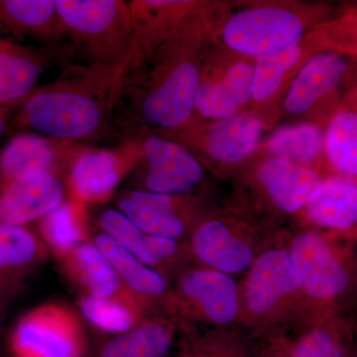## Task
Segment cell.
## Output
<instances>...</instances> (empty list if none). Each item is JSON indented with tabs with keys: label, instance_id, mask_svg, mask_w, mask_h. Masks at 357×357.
Returning <instances> with one entry per match:
<instances>
[{
	"label": "cell",
	"instance_id": "6da1fadb",
	"mask_svg": "<svg viewBox=\"0 0 357 357\" xmlns=\"http://www.w3.org/2000/svg\"><path fill=\"white\" fill-rule=\"evenodd\" d=\"M115 102V70L89 66L35 89L16 109L15 122L54 140L89 139L102 131Z\"/></svg>",
	"mask_w": 357,
	"mask_h": 357
},
{
	"label": "cell",
	"instance_id": "7a4b0ae2",
	"mask_svg": "<svg viewBox=\"0 0 357 357\" xmlns=\"http://www.w3.org/2000/svg\"><path fill=\"white\" fill-rule=\"evenodd\" d=\"M191 27L173 33L150 58V69L142 68L119 89L134 115L149 126L178 130L191 121L201 70L195 58Z\"/></svg>",
	"mask_w": 357,
	"mask_h": 357
},
{
	"label": "cell",
	"instance_id": "3957f363",
	"mask_svg": "<svg viewBox=\"0 0 357 357\" xmlns=\"http://www.w3.org/2000/svg\"><path fill=\"white\" fill-rule=\"evenodd\" d=\"M61 20L89 66L114 70L133 43L129 2L122 0H56Z\"/></svg>",
	"mask_w": 357,
	"mask_h": 357
},
{
	"label": "cell",
	"instance_id": "277c9868",
	"mask_svg": "<svg viewBox=\"0 0 357 357\" xmlns=\"http://www.w3.org/2000/svg\"><path fill=\"white\" fill-rule=\"evenodd\" d=\"M289 253L299 290L314 302L333 306L354 287L356 275L349 257L319 232L296 236Z\"/></svg>",
	"mask_w": 357,
	"mask_h": 357
},
{
	"label": "cell",
	"instance_id": "5b68a950",
	"mask_svg": "<svg viewBox=\"0 0 357 357\" xmlns=\"http://www.w3.org/2000/svg\"><path fill=\"white\" fill-rule=\"evenodd\" d=\"M13 357H84L86 337L69 307L45 305L23 316L10 340Z\"/></svg>",
	"mask_w": 357,
	"mask_h": 357
},
{
	"label": "cell",
	"instance_id": "8992f818",
	"mask_svg": "<svg viewBox=\"0 0 357 357\" xmlns=\"http://www.w3.org/2000/svg\"><path fill=\"white\" fill-rule=\"evenodd\" d=\"M304 31V23L292 11L280 7H259L232 16L223 28V40L237 53L258 58L299 44Z\"/></svg>",
	"mask_w": 357,
	"mask_h": 357
},
{
	"label": "cell",
	"instance_id": "52a82bcc",
	"mask_svg": "<svg viewBox=\"0 0 357 357\" xmlns=\"http://www.w3.org/2000/svg\"><path fill=\"white\" fill-rule=\"evenodd\" d=\"M194 6L185 0H132L129 2L133 43L123 64L115 72L116 88L133 76L154 55L157 46L173 34L170 28Z\"/></svg>",
	"mask_w": 357,
	"mask_h": 357
},
{
	"label": "cell",
	"instance_id": "ba28073f",
	"mask_svg": "<svg viewBox=\"0 0 357 357\" xmlns=\"http://www.w3.org/2000/svg\"><path fill=\"white\" fill-rule=\"evenodd\" d=\"M147 162L146 191L181 196L202 182L203 167L194 155L176 141L149 136L143 142Z\"/></svg>",
	"mask_w": 357,
	"mask_h": 357
},
{
	"label": "cell",
	"instance_id": "9c48e42d",
	"mask_svg": "<svg viewBox=\"0 0 357 357\" xmlns=\"http://www.w3.org/2000/svg\"><path fill=\"white\" fill-rule=\"evenodd\" d=\"M64 202V188L54 174L32 171L0 187V222L25 227Z\"/></svg>",
	"mask_w": 357,
	"mask_h": 357
},
{
	"label": "cell",
	"instance_id": "30bf717a",
	"mask_svg": "<svg viewBox=\"0 0 357 357\" xmlns=\"http://www.w3.org/2000/svg\"><path fill=\"white\" fill-rule=\"evenodd\" d=\"M298 291L289 250L269 249L249 268L244 283V304L253 316L266 317Z\"/></svg>",
	"mask_w": 357,
	"mask_h": 357
},
{
	"label": "cell",
	"instance_id": "8fae6325",
	"mask_svg": "<svg viewBox=\"0 0 357 357\" xmlns=\"http://www.w3.org/2000/svg\"><path fill=\"white\" fill-rule=\"evenodd\" d=\"M351 70L347 54L328 49L316 54L304 65L289 91L285 107L289 114H306L321 100L342 88Z\"/></svg>",
	"mask_w": 357,
	"mask_h": 357
},
{
	"label": "cell",
	"instance_id": "7c38bea8",
	"mask_svg": "<svg viewBox=\"0 0 357 357\" xmlns=\"http://www.w3.org/2000/svg\"><path fill=\"white\" fill-rule=\"evenodd\" d=\"M135 148L124 151L84 150L73 163L70 185L79 202H102L109 198L135 163Z\"/></svg>",
	"mask_w": 357,
	"mask_h": 357
},
{
	"label": "cell",
	"instance_id": "4fadbf2b",
	"mask_svg": "<svg viewBox=\"0 0 357 357\" xmlns=\"http://www.w3.org/2000/svg\"><path fill=\"white\" fill-rule=\"evenodd\" d=\"M258 180L279 210L293 213L306 208L324 178L310 166L271 157L260 166Z\"/></svg>",
	"mask_w": 357,
	"mask_h": 357
},
{
	"label": "cell",
	"instance_id": "5bb4252c",
	"mask_svg": "<svg viewBox=\"0 0 357 357\" xmlns=\"http://www.w3.org/2000/svg\"><path fill=\"white\" fill-rule=\"evenodd\" d=\"M178 286L182 295L211 323L227 325L238 314V288L230 275L211 268L192 270Z\"/></svg>",
	"mask_w": 357,
	"mask_h": 357
},
{
	"label": "cell",
	"instance_id": "9a60e30c",
	"mask_svg": "<svg viewBox=\"0 0 357 357\" xmlns=\"http://www.w3.org/2000/svg\"><path fill=\"white\" fill-rule=\"evenodd\" d=\"M119 208L149 236L177 241L185 234L187 225L181 213L180 196L134 190L121 197Z\"/></svg>",
	"mask_w": 357,
	"mask_h": 357
},
{
	"label": "cell",
	"instance_id": "2e32d148",
	"mask_svg": "<svg viewBox=\"0 0 357 357\" xmlns=\"http://www.w3.org/2000/svg\"><path fill=\"white\" fill-rule=\"evenodd\" d=\"M45 51L0 35V105L22 102L47 67Z\"/></svg>",
	"mask_w": 357,
	"mask_h": 357
},
{
	"label": "cell",
	"instance_id": "e0dca14e",
	"mask_svg": "<svg viewBox=\"0 0 357 357\" xmlns=\"http://www.w3.org/2000/svg\"><path fill=\"white\" fill-rule=\"evenodd\" d=\"M0 35L56 41L68 33L53 0H0Z\"/></svg>",
	"mask_w": 357,
	"mask_h": 357
},
{
	"label": "cell",
	"instance_id": "ac0fdd59",
	"mask_svg": "<svg viewBox=\"0 0 357 357\" xmlns=\"http://www.w3.org/2000/svg\"><path fill=\"white\" fill-rule=\"evenodd\" d=\"M192 249L206 266L227 275L241 273L255 261L251 246L234 236L222 220L203 223L192 238Z\"/></svg>",
	"mask_w": 357,
	"mask_h": 357
},
{
	"label": "cell",
	"instance_id": "d6986e66",
	"mask_svg": "<svg viewBox=\"0 0 357 357\" xmlns=\"http://www.w3.org/2000/svg\"><path fill=\"white\" fill-rule=\"evenodd\" d=\"M306 211L318 227L344 236L357 234V181L338 175L324 178Z\"/></svg>",
	"mask_w": 357,
	"mask_h": 357
},
{
	"label": "cell",
	"instance_id": "ffe728a7",
	"mask_svg": "<svg viewBox=\"0 0 357 357\" xmlns=\"http://www.w3.org/2000/svg\"><path fill=\"white\" fill-rule=\"evenodd\" d=\"M253 68L236 63L218 81L201 79L197 93L196 112L215 121L238 114L239 109L252 98Z\"/></svg>",
	"mask_w": 357,
	"mask_h": 357
},
{
	"label": "cell",
	"instance_id": "44dd1931",
	"mask_svg": "<svg viewBox=\"0 0 357 357\" xmlns=\"http://www.w3.org/2000/svg\"><path fill=\"white\" fill-rule=\"evenodd\" d=\"M67 142L34 133H20L0 153V187L32 171L53 173L58 168Z\"/></svg>",
	"mask_w": 357,
	"mask_h": 357
},
{
	"label": "cell",
	"instance_id": "7402d4cb",
	"mask_svg": "<svg viewBox=\"0 0 357 357\" xmlns=\"http://www.w3.org/2000/svg\"><path fill=\"white\" fill-rule=\"evenodd\" d=\"M261 133L262 122L256 115L238 114L210 126L204 134V149L220 163H239L255 152Z\"/></svg>",
	"mask_w": 357,
	"mask_h": 357
},
{
	"label": "cell",
	"instance_id": "603a6c76",
	"mask_svg": "<svg viewBox=\"0 0 357 357\" xmlns=\"http://www.w3.org/2000/svg\"><path fill=\"white\" fill-rule=\"evenodd\" d=\"M100 225L102 234L114 239L147 266H159L177 253V241L145 234L121 211H105L100 215Z\"/></svg>",
	"mask_w": 357,
	"mask_h": 357
},
{
	"label": "cell",
	"instance_id": "cb8c5ba5",
	"mask_svg": "<svg viewBox=\"0 0 357 357\" xmlns=\"http://www.w3.org/2000/svg\"><path fill=\"white\" fill-rule=\"evenodd\" d=\"M64 258L70 274L86 295L102 299L128 295L112 263L95 243H84Z\"/></svg>",
	"mask_w": 357,
	"mask_h": 357
},
{
	"label": "cell",
	"instance_id": "d4e9b609",
	"mask_svg": "<svg viewBox=\"0 0 357 357\" xmlns=\"http://www.w3.org/2000/svg\"><path fill=\"white\" fill-rule=\"evenodd\" d=\"M173 340L172 326L152 319L105 342L98 357H167Z\"/></svg>",
	"mask_w": 357,
	"mask_h": 357
},
{
	"label": "cell",
	"instance_id": "484cf974",
	"mask_svg": "<svg viewBox=\"0 0 357 357\" xmlns=\"http://www.w3.org/2000/svg\"><path fill=\"white\" fill-rule=\"evenodd\" d=\"M324 153L337 175L357 181V109L351 105L344 103L331 117Z\"/></svg>",
	"mask_w": 357,
	"mask_h": 357
},
{
	"label": "cell",
	"instance_id": "4316f807",
	"mask_svg": "<svg viewBox=\"0 0 357 357\" xmlns=\"http://www.w3.org/2000/svg\"><path fill=\"white\" fill-rule=\"evenodd\" d=\"M96 245L112 263L128 291L142 297H158L166 291L165 279L107 234L96 236Z\"/></svg>",
	"mask_w": 357,
	"mask_h": 357
},
{
	"label": "cell",
	"instance_id": "83f0119b",
	"mask_svg": "<svg viewBox=\"0 0 357 357\" xmlns=\"http://www.w3.org/2000/svg\"><path fill=\"white\" fill-rule=\"evenodd\" d=\"M42 256L43 246L29 229L0 222V285L25 273Z\"/></svg>",
	"mask_w": 357,
	"mask_h": 357
},
{
	"label": "cell",
	"instance_id": "f1b7e54d",
	"mask_svg": "<svg viewBox=\"0 0 357 357\" xmlns=\"http://www.w3.org/2000/svg\"><path fill=\"white\" fill-rule=\"evenodd\" d=\"M82 202H63L40 220V234L52 249L65 257L86 243V227Z\"/></svg>",
	"mask_w": 357,
	"mask_h": 357
},
{
	"label": "cell",
	"instance_id": "f546056e",
	"mask_svg": "<svg viewBox=\"0 0 357 357\" xmlns=\"http://www.w3.org/2000/svg\"><path fill=\"white\" fill-rule=\"evenodd\" d=\"M267 147L276 158L310 166L324 153L325 132L312 123L286 126L269 138Z\"/></svg>",
	"mask_w": 357,
	"mask_h": 357
},
{
	"label": "cell",
	"instance_id": "4dcf8cb0",
	"mask_svg": "<svg viewBox=\"0 0 357 357\" xmlns=\"http://www.w3.org/2000/svg\"><path fill=\"white\" fill-rule=\"evenodd\" d=\"M79 309L89 323L103 332L121 335L139 325V314L130 294L107 299L86 294L79 300Z\"/></svg>",
	"mask_w": 357,
	"mask_h": 357
},
{
	"label": "cell",
	"instance_id": "1f68e13d",
	"mask_svg": "<svg viewBox=\"0 0 357 357\" xmlns=\"http://www.w3.org/2000/svg\"><path fill=\"white\" fill-rule=\"evenodd\" d=\"M302 55L299 44L290 45L257 58L253 69L252 98L266 102L273 98L286 74Z\"/></svg>",
	"mask_w": 357,
	"mask_h": 357
},
{
	"label": "cell",
	"instance_id": "d6a6232c",
	"mask_svg": "<svg viewBox=\"0 0 357 357\" xmlns=\"http://www.w3.org/2000/svg\"><path fill=\"white\" fill-rule=\"evenodd\" d=\"M349 335L338 325L312 328L288 347L290 357H349L351 354Z\"/></svg>",
	"mask_w": 357,
	"mask_h": 357
},
{
	"label": "cell",
	"instance_id": "836d02e7",
	"mask_svg": "<svg viewBox=\"0 0 357 357\" xmlns=\"http://www.w3.org/2000/svg\"><path fill=\"white\" fill-rule=\"evenodd\" d=\"M333 32L335 40L333 50L357 56V9L338 21Z\"/></svg>",
	"mask_w": 357,
	"mask_h": 357
},
{
	"label": "cell",
	"instance_id": "e575fe53",
	"mask_svg": "<svg viewBox=\"0 0 357 357\" xmlns=\"http://www.w3.org/2000/svg\"><path fill=\"white\" fill-rule=\"evenodd\" d=\"M22 102L16 103V105H4V107L0 105V137L6 131L7 122H8L11 115H13L14 110L18 109Z\"/></svg>",
	"mask_w": 357,
	"mask_h": 357
},
{
	"label": "cell",
	"instance_id": "d590c367",
	"mask_svg": "<svg viewBox=\"0 0 357 357\" xmlns=\"http://www.w3.org/2000/svg\"><path fill=\"white\" fill-rule=\"evenodd\" d=\"M266 357H290L289 356L288 347L282 349H275L274 351L268 354Z\"/></svg>",
	"mask_w": 357,
	"mask_h": 357
},
{
	"label": "cell",
	"instance_id": "8d00e7d4",
	"mask_svg": "<svg viewBox=\"0 0 357 357\" xmlns=\"http://www.w3.org/2000/svg\"><path fill=\"white\" fill-rule=\"evenodd\" d=\"M351 357H357V340L356 347H354V351H351Z\"/></svg>",
	"mask_w": 357,
	"mask_h": 357
},
{
	"label": "cell",
	"instance_id": "74e56055",
	"mask_svg": "<svg viewBox=\"0 0 357 357\" xmlns=\"http://www.w3.org/2000/svg\"><path fill=\"white\" fill-rule=\"evenodd\" d=\"M349 357H351V356H349Z\"/></svg>",
	"mask_w": 357,
	"mask_h": 357
}]
</instances>
